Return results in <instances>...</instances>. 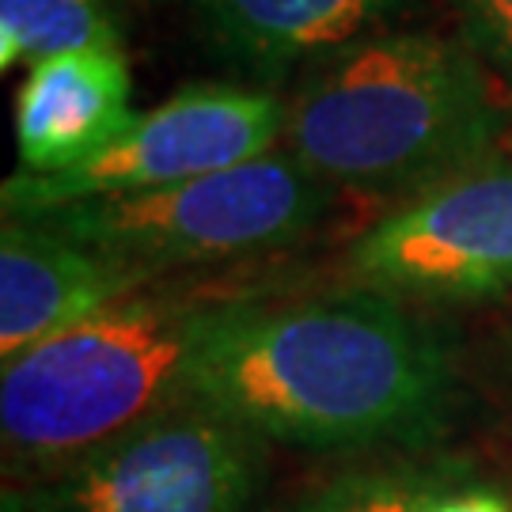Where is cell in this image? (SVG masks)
I'll return each instance as SVG.
<instances>
[{
  "instance_id": "cell-1",
  "label": "cell",
  "mask_w": 512,
  "mask_h": 512,
  "mask_svg": "<svg viewBox=\"0 0 512 512\" xmlns=\"http://www.w3.org/2000/svg\"><path fill=\"white\" fill-rule=\"evenodd\" d=\"M456 368L440 334L391 293H239L217 311L190 372V399L266 444L384 448L437 433Z\"/></svg>"
},
{
  "instance_id": "cell-2",
  "label": "cell",
  "mask_w": 512,
  "mask_h": 512,
  "mask_svg": "<svg viewBox=\"0 0 512 512\" xmlns=\"http://www.w3.org/2000/svg\"><path fill=\"white\" fill-rule=\"evenodd\" d=\"M501 129L490 69L463 38L380 31L304 73L281 148L330 190L414 198L482 164Z\"/></svg>"
},
{
  "instance_id": "cell-3",
  "label": "cell",
  "mask_w": 512,
  "mask_h": 512,
  "mask_svg": "<svg viewBox=\"0 0 512 512\" xmlns=\"http://www.w3.org/2000/svg\"><path fill=\"white\" fill-rule=\"evenodd\" d=\"M239 293L247 289L160 277L4 361L0 437L8 475L35 486L190 399L205 330Z\"/></svg>"
},
{
  "instance_id": "cell-4",
  "label": "cell",
  "mask_w": 512,
  "mask_h": 512,
  "mask_svg": "<svg viewBox=\"0 0 512 512\" xmlns=\"http://www.w3.org/2000/svg\"><path fill=\"white\" fill-rule=\"evenodd\" d=\"M327 183L285 148L190 183L61 205L35 220L95 255L160 281L175 270L266 255L308 236L334 205Z\"/></svg>"
},
{
  "instance_id": "cell-5",
  "label": "cell",
  "mask_w": 512,
  "mask_h": 512,
  "mask_svg": "<svg viewBox=\"0 0 512 512\" xmlns=\"http://www.w3.org/2000/svg\"><path fill=\"white\" fill-rule=\"evenodd\" d=\"M266 440L183 399L92 448L27 494L31 512H251L266 486Z\"/></svg>"
},
{
  "instance_id": "cell-6",
  "label": "cell",
  "mask_w": 512,
  "mask_h": 512,
  "mask_svg": "<svg viewBox=\"0 0 512 512\" xmlns=\"http://www.w3.org/2000/svg\"><path fill=\"white\" fill-rule=\"evenodd\" d=\"M285 141V99L262 88L194 84L167 103L133 114L114 141L88 164L61 175L16 171L4 190V217H38L61 205L126 198L205 179Z\"/></svg>"
},
{
  "instance_id": "cell-7",
  "label": "cell",
  "mask_w": 512,
  "mask_h": 512,
  "mask_svg": "<svg viewBox=\"0 0 512 512\" xmlns=\"http://www.w3.org/2000/svg\"><path fill=\"white\" fill-rule=\"evenodd\" d=\"M357 285L475 304L512 293V160L463 167L353 239Z\"/></svg>"
},
{
  "instance_id": "cell-8",
  "label": "cell",
  "mask_w": 512,
  "mask_h": 512,
  "mask_svg": "<svg viewBox=\"0 0 512 512\" xmlns=\"http://www.w3.org/2000/svg\"><path fill=\"white\" fill-rule=\"evenodd\" d=\"M148 277L57 236L35 220L4 217L0 232V357L19 353L137 293Z\"/></svg>"
},
{
  "instance_id": "cell-9",
  "label": "cell",
  "mask_w": 512,
  "mask_h": 512,
  "mask_svg": "<svg viewBox=\"0 0 512 512\" xmlns=\"http://www.w3.org/2000/svg\"><path fill=\"white\" fill-rule=\"evenodd\" d=\"M133 73L122 46L76 50L31 65L16 95L19 164L61 175L88 164L133 122Z\"/></svg>"
},
{
  "instance_id": "cell-10",
  "label": "cell",
  "mask_w": 512,
  "mask_h": 512,
  "mask_svg": "<svg viewBox=\"0 0 512 512\" xmlns=\"http://www.w3.org/2000/svg\"><path fill=\"white\" fill-rule=\"evenodd\" d=\"M202 38L251 76H289L380 35L410 0H183Z\"/></svg>"
},
{
  "instance_id": "cell-11",
  "label": "cell",
  "mask_w": 512,
  "mask_h": 512,
  "mask_svg": "<svg viewBox=\"0 0 512 512\" xmlns=\"http://www.w3.org/2000/svg\"><path fill=\"white\" fill-rule=\"evenodd\" d=\"M122 46L107 0H0V69Z\"/></svg>"
},
{
  "instance_id": "cell-12",
  "label": "cell",
  "mask_w": 512,
  "mask_h": 512,
  "mask_svg": "<svg viewBox=\"0 0 512 512\" xmlns=\"http://www.w3.org/2000/svg\"><path fill=\"white\" fill-rule=\"evenodd\" d=\"M463 478L452 467H418V463H384L357 467L315 486L296 501L293 512H429L444 490Z\"/></svg>"
},
{
  "instance_id": "cell-13",
  "label": "cell",
  "mask_w": 512,
  "mask_h": 512,
  "mask_svg": "<svg viewBox=\"0 0 512 512\" xmlns=\"http://www.w3.org/2000/svg\"><path fill=\"white\" fill-rule=\"evenodd\" d=\"M463 42L478 61L512 84V0H456Z\"/></svg>"
},
{
  "instance_id": "cell-14",
  "label": "cell",
  "mask_w": 512,
  "mask_h": 512,
  "mask_svg": "<svg viewBox=\"0 0 512 512\" xmlns=\"http://www.w3.org/2000/svg\"><path fill=\"white\" fill-rule=\"evenodd\" d=\"M429 512H512L505 494H497L490 486H471V482H456L452 490L429 505Z\"/></svg>"
},
{
  "instance_id": "cell-15",
  "label": "cell",
  "mask_w": 512,
  "mask_h": 512,
  "mask_svg": "<svg viewBox=\"0 0 512 512\" xmlns=\"http://www.w3.org/2000/svg\"><path fill=\"white\" fill-rule=\"evenodd\" d=\"M509 145H512V141H509Z\"/></svg>"
}]
</instances>
